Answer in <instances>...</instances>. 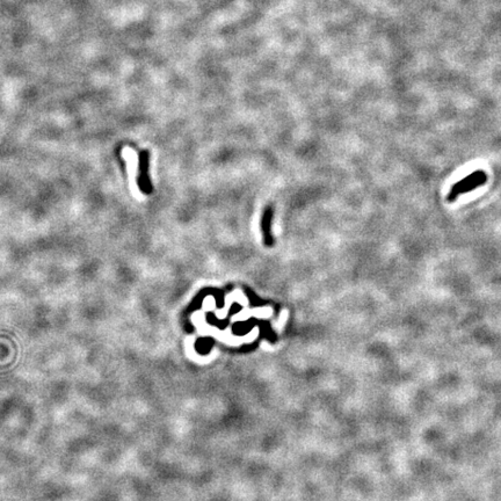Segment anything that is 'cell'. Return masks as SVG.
Returning <instances> with one entry per match:
<instances>
[{
    "mask_svg": "<svg viewBox=\"0 0 501 501\" xmlns=\"http://www.w3.org/2000/svg\"><path fill=\"white\" fill-rule=\"evenodd\" d=\"M486 181H487V175L484 171L479 170V171H476V172H472L471 174H469L468 177L459 180L458 182L453 184L448 196H447V200H448V202H454L457 200L459 195H463V194L475 191V189H477L478 187L485 184Z\"/></svg>",
    "mask_w": 501,
    "mask_h": 501,
    "instance_id": "obj_1",
    "label": "cell"
}]
</instances>
